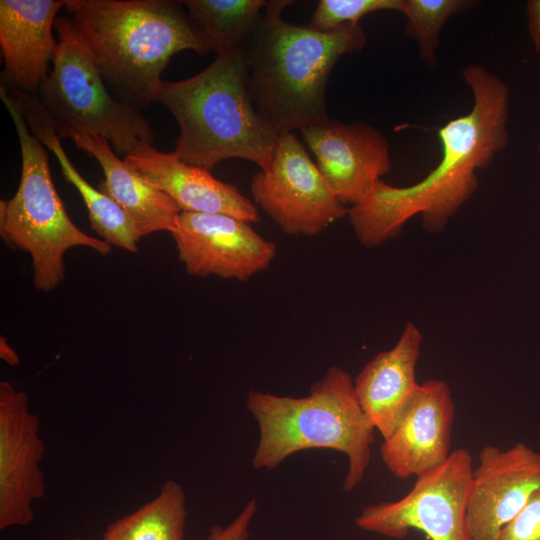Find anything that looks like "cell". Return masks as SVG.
Returning <instances> with one entry per match:
<instances>
[{
  "label": "cell",
  "mask_w": 540,
  "mask_h": 540,
  "mask_svg": "<svg viewBox=\"0 0 540 540\" xmlns=\"http://www.w3.org/2000/svg\"><path fill=\"white\" fill-rule=\"evenodd\" d=\"M186 516L182 486L167 480L153 500L112 522L103 540H183Z\"/></svg>",
  "instance_id": "obj_20"
},
{
  "label": "cell",
  "mask_w": 540,
  "mask_h": 540,
  "mask_svg": "<svg viewBox=\"0 0 540 540\" xmlns=\"http://www.w3.org/2000/svg\"><path fill=\"white\" fill-rule=\"evenodd\" d=\"M123 158L181 211L225 214L248 223L259 222L258 207L237 187L215 178L204 167L184 162L174 151L161 152L143 142Z\"/></svg>",
  "instance_id": "obj_15"
},
{
  "label": "cell",
  "mask_w": 540,
  "mask_h": 540,
  "mask_svg": "<svg viewBox=\"0 0 540 540\" xmlns=\"http://www.w3.org/2000/svg\"><path fill=\"white\" fill-rule=\"evenodd\" d=\"M473 468L469 451L457 448L444 463L416 477L402 498L366 506L355 524L393 539L404 538L414 529L429 540H471L466 508Z\"/></svg>",
  "instance_id": "obj_8"
},
{
  "label": "cell",
  "mask_w": 540,
  "mask_h": 540,
  "mask_svg": "<svg viewBox=\"0 0 540 540\" xmlns=\"http://www.w3.org/2000/svg\"><path fill=\"white\" fill-rule=\"evenodd\" d=\"M155 102L178 123L174 152L184 162L208 170L230 158L270 166L279 134L252 100L241 48L218 54L192 77L162 80Z\"/></svg>",
  "instance_id": "obj_4"
},
{
  "label": "cell",
  "mask_w": 540,
  "mask_h": 540,
  "mask_svg": "<svg viewBox=\"0 0 540 540\" xmlns=\"http://www.w3.org/2000/svg\"><path fill=\"white\" fill-rule=\"evenodd\" d=\"M422 341L419 327L408 321L396 344L370 359L354 380L357 399L383 440L399 425L419 388Z\"/></svg>",
  "instance_id": "obj_17"
},
{
  "label": "cell",
  "mask_w": 540,
  "mask_h": 540,
  "mask_svg": "<svg viewBox=\"0 0 540 540\" xmlns=\"http://www.w3.org/2000/svg\"><path fill=\"white\" fill-rule=\"evenodd\" d=\"M211 51L217 55L241 48L269 1L183 0Z\"/></svg>",
  "instance_id": "obj_21"
},
{
  "label": "cell",
  "mask_w": 540,
  "mask_h": 540,
  "mask_svg": "<svg viewBox=\"0 0 540 540\" xmlns=\"http://www.w3.org/2000/svg\"><path fill=\"white\" fill-rule=\"evenodd\" d=\"M71 540H84V539L78 538V537H77V538H73V539H71Z\"/></svg>",
  "instance_id": "obj_28"
},
{
  "label": "cell",
  "mask_w": 540,
  "mask_h": 540,
  "mask_svg": "<svg viewBox=\"0 0 540 540\" xmlns=\"http://www.w3.org/2000/svg\"><path fill=\"white\" fill-rule=\"evenodd\" d=\"M254 203L283 232L314 236L348 215L294 132L281 133L270 166L250 184Z\"/></svg>",
  "instance_id": "obj_9"
},
{
  "label": "cell",
  "mask_w": 540,
  "mask_h": 540,
  "mask_svg": "<svg viewBox=\"0 0 540 540\" xmlns=\"http://www.w3.org/2000/svg\"><path fill=\"white\" fill-rule=\"evenodd\" d=\"M540 488V453L524 443L484 446L473 468L466 508L471 540H498Z\"/></svg>",
  "instance_id": "obj_12"
},
{
  "label": "cell",
  "mask_w": 540,
  "mask_h": 540,
  "mask_svg": "<svg viewBox=\"0 0 540 540\" xmlns=\"http://www.w3.org/2000/svg\"><path fill=\"white\" fill-rule=\"evenodd\" d=\"M473 106L438 129L442 156L422 180L395 187L382 179L348 210L359 242L376 248L395 238L419 215L424 228L439 232L476 191L477 170L489 165L508 143L510 91L498 76L478 64L462 69Z\"/></svg>",
  "instance_id": "obj_1"
},
{
  "label": "cell",
  "mask_w": 540,
  "mask_h": 540,
  "mask_svg": "<svg viewBox=\"0 0 540 540\" xmlns=\"http://www.w3.org/2000/svg\"><path fill=\"white\" fill-rule=\"evenodd\" d=\"M404 0H320L308 24L315 30L331 32L377 11L402 12Z\"/></svg>",
  "instance_id": "obj_23"
},
{
  "label": "cell",
  "mask_w": 540,
  "mask_h": 540,
  "mask_svg": "<svg viewBox=\"0 0 540 540\" xmlns=\"http://www.w3.org/2000/svg\"><path fill=\"white\" fill-rule=\"evenodd\" d=\"M498 540H540V488L503 529Z\"/></svg>",
  "instance_id": "obj_24"
},
{
  "label": "cell",
  "mask_w": 540,
  "mask_h": 540,
  "mask_svg": "<svg viewBox=\"0 0 540 540\" xmlns=\"http://www.w3.org/2000/svg\"><path fill=\"white\" fill-rule=\"evenodd\" d=\"M66 0H1L0 48L4 59L1 85L8 91L36 94L48 76L58 40L57 13Z\"/></svg>",
  "instance_id": "obj_16"
},
{
  "label": "cell",
  "mask_w": 540,
  "mask_h": 540,
  "mask_svg": "<svg viewBox=\"0 0 540 540\" xmlns=\"http://www.w3.org/2000/svg\"><path fill=\"white\" fill-rule=\"evenodd\" d=\"M477 4L474 0H404V32L417 41L419 56L429 69L437 67L439 39L446 22Z\"/></svg>",
  "instance_id": "obj_22"
},
{
  "label": "cell",
  "mask_w": 540,
  "mask_h": 540,
  "mask_svg": "<svg viewBox=\"0 0 540 540\" xmlns=\"http://www.w3.org/2000/svg\"><path fill=\"white\" fill-rule=\"evenodd\" d=\"M300 134L320 173L345 206L363 201L391 170L389 143L368 123L327 117L302 128Z\"/></svg>",
  "instance_id": "obj_13"
},
{
  "label": "cell",
  "mask_w": 540,
  "mask_h": 540,
  "mask_svg": "<svg viewBox=\"0 0 540 540\" xmlns=\"http://www.w3.org/2000/svg\"><path fill=\"white\" fill-rule=\"evenodd\" d=\"M54 28L53 68L37 96L58 136L68 131L101 136L122 157L143 142L152 144L150 123L139 109L112 96L72 20L57 17Z\"/></svg>",
  "instance_id": "obj_7"
},
{
  "label": "cell",
  "mask_w": 540,
  "mask_h": 540,
  "mask_svg": "<svg viewBox=\"0 0 540 540\" xmlns=\"http://www.w3.org/2000/svg\"><path fill=\"white\" fill-rule=\"evenodd\" d=\"M171 235L193 276L246 281L267 270L277 255L276 244L250 223L225 214L181 211Z\"/></svg>",
  "instance_id": "obj_10"
},
{
  "label": "cell",
  "mask_w": 540,
  "mask_h": 540,
  "mask_svg": "<svg viewBox=\"0 0 540 540\" xmlns=\"http://www.w3.org/2000/svg\"><path fill=\"white\" fill-rule=\"evenodd\" d=\"M25 120L32 134L55 155L65 180L79 192L88 210L92 229L109 245L137 252V243L142 238L137 227L110 196L94 188L77 171L66 155L47 112L41 107H34L26 113Z\"/></svg>",
  "instance_id": "obj_19"
},
{
  "label": "cell",
  "mask_w": 540,
  "mask_h": 540,
  "mask_svg": "<svg viewBox=\"0 0 540 540\" xmlns=\"http://www.w3.org/2000/svg\"><path fill=\"white\" fill-rule=\"evenodd\" d=\"M255 499L249 500L241 512L226 526H213L208 540H248L249 527L257 512Z\"/></svg>",
  "instance_id": "obj_25"
},
{
  "label": "cell",
  "mask_w": 540,
  "mask_h": 540,
  "mask_svg": "<svg viewBox=\"0 0 540 540\" xmlns=\"http://www.w3.org/2000/svg\"><path fill=\"white\" fill-rule=\"evenodd\" d=\"M246 407L259 429L252 458L255 469L273 470L299 451L329 449L347 457L345 492H352L363 480L376 429L345 369L331 366L303 397L252 390L247 394Z\"/></svg>",
  "instance_id": "obj_5"
},
{
  "label": "cell",
  "mask_w": 540,
  "mask_h": 540,
  "mask_svg": "<svg viewBox=\"0 0 540 540\" xmlns=\"http://www.w3.org/2000/svg\"><path fill=\"white\" fill-rule=\"evenodd\" d=\"M528 31L537 54L540 55V0L526 3Z\"/></svg>",
  "instance_id": "obj_26"
},
{
  "label": "cell",
  "mask_w": 540,
  "mask_h": 540,
  "mask_svg": "<svg viewBox=\"0 0 540 540\" xmlns=\"http://www.w3.org/2000/svg\"><path fill=\"white\" fill-rule=\"evenodd\" d=\"M0 97L21 150L18 189L11 199L0 201V235L9 246L31 255L34 286L49 292L65 278L63 259L68 249L83 246L106 255L112 246L73 223L54 186L45 146L32 134L15 98L3 85Z\"/></svg>",
  "instance_id": "obj_6"
},
{
  "label": "cell",
  "mask_w": 540,
  "mask_h": 540,
  "mask_svg": "<svg viewBox=\"0 0 540 540\" xmlns=\"http://www.w3.org/2000/svg\"><path fill=\"white\" fill-rule=\"evenodd\" d=\"M45 454L40 420L24 391L0 382V529L26 526L34 519L32 502L45 496L39 463Z\"/></svg>",
  "instance_id": "obj_11"
},
{
  "label": "cell",
  "mask_w": 540,
  "mask_h": 540,
  "mask_svg": "<svg viewBox=\"0 0 540 540\" xmlns=\"http://www.w3.org/2000/svg\"><path fill=\"white\" fill-rule=\"evenodd\" d=\"M455 406L448 383L430 379L419 388L394 432L380 447L386 468L399 479L418 477L451 454Z\"/></svg>",
  "instance_id": "obj_14"
},
{
  "label": "cell",
  "mask_w": 540,
  "mask_h": 540,
  "mask_svg": "<svg viewBox=\"0 0 540 540\" xmlns=\"http://www.w3.org/2000/svg\"><path fill=\"white\" fill-rule=\"evenodd\" d=\"M292 3L270 0L241 46L252 100L278 134L329 117L326 87L333 67L366 44L360 24L321 32L283 20L282 11Z\"/></svg>",
  "instance_id": "obj_2"
},
{
  "label": "cell",
  "mask_w": 540,
  "mask_h": 540,
  "mask_svg": "<svg viewBox=\"0 0 540 540\" xmlns=\"http://www.w3.org/2000/svg\"><path fill=\"white\" fill-rule=\"evenodd\" d=\"M539 151H540V147H539Z\"/></svg>",
  "instance_id": "obj_29"
},
{
  "label": "cell",
  "mask_w": 540,
  "mask_h": 540,
  "mask_svg": "<svg viewBox=\"0 0 540 540\" xmlns=\"http://www.w3.org/2000/svg\"><path fill=\"white\" fill-rule=\"evenodd\" d=\"M60 138H70L78 149L94 157L101 166L104 180L99 190L110 196L130 217L141 236L153 232H172L181 212L164 192L149 184L140 173L97 135L68 131Z\"/></svg>",
  "instance_id": "obj_18"
},
{
  "label": "cell",
  "mask_w": 540,
  "mask_h": 540,
  "mask_svg": "<svg viewBox=\"0 0 540 540\" xmlns=\"http://www.w3.org/2000/svg\"><path fill=\"white\" fill-rule=\"evenodd\" d=\"M64 8L106 85L137 109L155 102L172 56L211 52L182 1L66 0Z\"/></svg>",
  "instance_id": "obj_3"
},
{
  "label": "cell",
  "mask_w": 540,
  "mask_h": 540,
  "mask_svg": "<svg viewBox=\"0 0 540 540\" xmlns=\"http://www.w3.org/2000/svg\"><path fill=\"white\" fill-rule=\"evenodd\" d=\"M0 358L10 366H17L20 358L4 336L0 337Z\"/></svg>",
  "instance_id": "obj_27"
}]
</instances>
